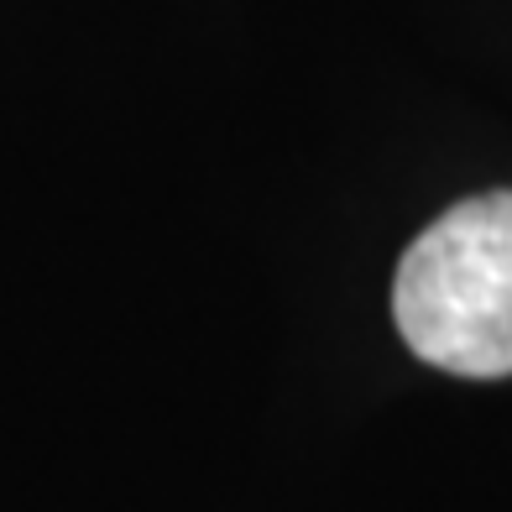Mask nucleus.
<instances>
[{
	"instance_id": "1",
	"label": "nucleus",
	"mask_w": 512,
	"mask_h": 512,
	"mask_svg": "<svg viewBox=\"0 0 512 512\" xmlns=\"http://www.w3.org/2000/svg\"><path fill=\"white\" fill-rule=\"evenodd\" d=\"M392 319L418 361L450 377H512V194L445 209L392 277Z\"/></svg>"
}]
</instances>
